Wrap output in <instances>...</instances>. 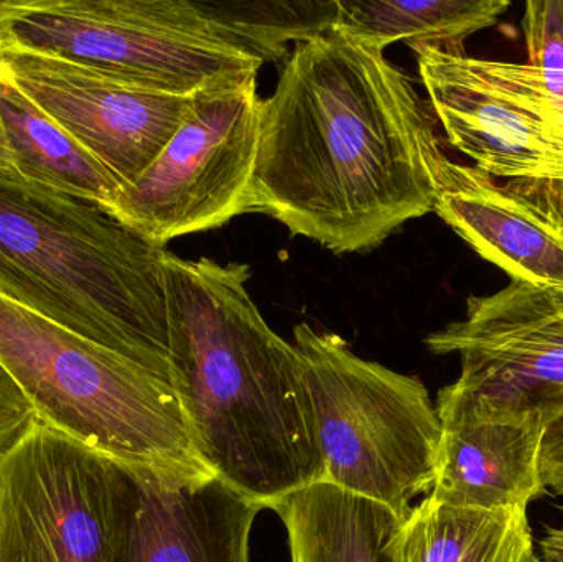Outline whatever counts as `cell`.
Returning <instances> with one entry per match:
<instances>
[{"instance_id": "1", "label": "cell", "mask_w": 563, "mask_h": 562, "mask_svg": "<svg viewBox=\"0 0 563 562\" xmlns=\"http://www.w3.org/2000/svg\"><path fill=\"white\" fill-rule=\"evenodd\" d=\"M435 115L384 52L336 32L298 43L263 99L253 213L336 254L432 213Z\"/></svg>"}, {"instance_id": "2", "label": "cell", "mask_w": 563, "mask_h": 562, "mask_svg": "<svg viewBox=\"0 0 563 562\" xmlns=\"http://www.w3.org/2000/svg\"><path fill=\"white\" fill-rule=\"evenodd\" d=\"M172 378L195 445L264 508L323 482L300 353L247 290V264L162 253Z\"/></svg>"}, {"instance_id": "3", "label": "cell", "mask_w": 563, "mask_h": 562, "mask_svg": "<svg viewBox=\"0 0 563 562\" xmlns=\"http://www.w3.org/2000/svg\"><path fill=\"white\" fill-rule=\"evenodd\" d=\"M164 250L96 201L0 172V297L174 385Z\"/></svg>"}, {"instance_id": "4", "label": "cell", "mask_w": 563, "mask_h": 562, "mask_svg": "<svg viewBox=\"0 0 563 562\" xmlns=\"http://www.w3.org/2000/svg\"><path fill=\"white\" fill-rule=\"evenodd\" d=\"M0 366L36 421L85 448L174 477H217L172 382L3 297Z\"/></svg>"}, {"instance_id": "5", "label": "cell", "mask_w": 563, "mask_h": 562, "mask_svg": "<svg viewBox=\"0 0 563 562\" xmlns=\"http://www.w3.org/2000/svg\"><path fill=\"white\" fill-rule=\"evenodd\" d=\"M323 461V482L400 521L435 481L440 419L416 376L361 359L336 333L294 329Z\"/></svg>"}, {"instance_id": "6", "label": "cell", "mask_w": 563, "mask_h": 562, "mask_svg": "<svg viewBox=\"0 0 563 562\" xmlns=\"http://www.w3.org/2000/svg\"><path fill=\"white\" fill-rule=\"evenodd\" d=\"M0 46L175 95L257 76L264 63L197 0H0Z\"/></svg>"}, {"instance_id": "7", "label": "cell", "mask_w": 563, "mask_h": 562, "mask_svg": "<svg viewBox=\"0 0 563 562\" xmlns=\"http://www.w3.org/2000/svg\"><path fill=\"white\" fill-rule=\"evenodd\" d=\"M261 108L257 76L197 92L154 164L102 208L157 247L253 213Z\"/></svg>"}, {"instance_id": "8", "label": "cell", "mask_w": 563, "mask_h": 562, "mask_svg": "<svg viewBox=\"0 0 563 562\" xmlns=\"http://www.w3.org/2000/svg\"><path fill=\"white\" fill-rule=\"evenodd\" d=\"M128 465L35 421L0 455V562H111Z\"/></svg>"}, {"instance_id": "9", "label": "cell", "mask_w": 563, "mask_h": 562, "mask_svg": "<svg viewBox=\"0 0 563 562\" xmlns=\"http://www.w3.org/2000/svg\"><path fill=\"white\" fill-rule=\"evenodd\" d=\"M412 49L433 115L473 167L495 178L563 180V118L532 66Z\"/></svg>"}, {"instance_id": "10", "label": "cell", "mask_w": 563, "mask_h": 562, "mask_svg": "<svg viewBox=\"0 0 563 562\" xmlns=\"http://www.w3.org/2000/svg\"><path fill=\"white\" fill-rule=\"evenodd\" d=\"M435 355H460L453 389L479 408L532 418L563 415V290L511 280L468 297L465 319L430 333Z\"/></svg>"}, {"instance_id": "11", "label": "cell", "mask_w": 563, "mask_h": 562, "mask_svg": "<svg viewBox=\"0 0 563 562\" xmlns=\"http://www.w3.org/2000/svg\"><path fill=\"white\" fill-rule=\"evenodd\" d=\"M0 78L65 129L122 188L164 151L195 95L157 91L91 66L0 46Z\"/></svg>"}, {"instance_id": "12", "label": "cell", "mask_w": 563, "mask_h": 562, "mask_svg": "<svg viewBox=\"0 0 563 562\" xmlns=\"http://www.w3.org/2000/svg\"><path fill=\"white\" fill-rule=\"evenodd\" d=\"M433 211L511 280L563 290V180L495 178L445 155Z\"/></svg>"}, {"instance_id": "13", "label": "cell", "mask_w": 563, "mask_h": 562, "mask_svg": "<svg viewBox=\"0 0 563 562\" xmlns=\"http://www.w3.org/2000/svg\"><path fill=\"white\" fill-rule=\"evenodd\" d=\"M128 469L131 497L111 562H251L263 505L218 477Z\"/></svg>"}, {"instance_id": "14", "label": "cell", "mask_w": 563, "mask_h": 562, "mask_svg": "<svg viewBox=\"0 0 563 562\" xmlns=\"http://www.w3.org/2000/svg\"><path fill=\"white\" fill-rule=\"evenodd\" d=\"M435 408L442 431L429 494L433 500L479 510H528L544 494L541 421L479 408L452 385L440 389Z\"/></svg>"}, {"instance_id": "15", "label": "cell", "mask_w": 563, "mask_h": 562, "mask_svg": "<svg viewBox=\"0 0 563 562\" xmlns=\"http://www.w3.org/2000/svg\"><path fill=\"white\" fill-rule=\"evenodd\" d=\"M287 531L290 562H390L400 520L384 505L317 482L271 507Z\"/></svg>"}, {"instance_id": "16", "label": "cell", "mask_w": 563, "mask_h": 562, "mask_svg": "<svg viewBox=\"0 0 563 562\" xmlns=\"http://www.w3.org/2000/svg\"><path fill=\"white\" fill-rule=\"evenodd\" d=\"M532 554L528 510L453 507L430 495L389 543L390 562H528Z\"/></svg>"}, {"instance_id": "17", "label": "cell", "mask_w": 563, "mask_h": 562, "mask_svg": "<svg viewBox=\"0 0 563 562\" xmlns=\"http://www.w3.org/2000/svg\"><path fill=\"white\" fill-rule=\"evenodd\" d=\"M0 122L13 172L25 180L101 207L111 203L122 190L104 165L3 78Z\"/></svg>"}, {"instance_id": "18", "label": "cell", "mask_w": 563, "mask_h": 562, "mask_svg": "<svg viewBox=\"0 0 563 562\" xmlns=\"http://www.w3.org/2000/svg\"><path fill=\"white\" fill-rule=\"evenodd\" d=\"M509 7L508 0L338 2L336 22L331 32L380 52L402 42L410 48L437 46L462 53L470 35L495 25Z\"/></svg>"}, {"instance_id": "19", "label": "cell", "mask_w": 563, "mask_h": 562, "mask_svg": "<svg viewBox=\"0 0 563 562\" xmlns=\"http://www.w3.org/2000/svg\"><path fill=\"white\" fill-rule=\"evenodd\" d=\"M200 3L224 32L263 62L280 59L290 42L297 46L331 32L338 15V0Z\"/></svg>"}, {"instance_id": "20", "label": "cell", "mask_w": 563, "mask_h": 562, "mask_svg": "<svg viewBox=\"0 0 563 562\" xmlns=\"http://www.w3.org/2000/svg\"><path fill=\"white\" fill-rule=\"evenodd\" d=\"M521 26L528 65L541 76L563 118V0H529Z\"/></svg>"}, {"instance_id": "21", "label": "cell", "mask_w": 563, "mask_h": 562, "mask_svg": "<svg viewBox=\"0 0 563 562\" xmlns=\"http://www.w3.org/2000/svg\"><path fill=\"white\" fill-rule=\"evenodd\" d=\"M35 421L29 399L0 366V455L12 448Z\"/></svg>"}, {"instance_id": "22", "label": "cell", "mask_w": 563, "mask_h": 562, "mask_svg": "<svg viewBox=\"0 0 563 562\" xmlns=\"http://www.w3.org/2000/svg\"><path fill=\"white\" fill-rule=\"evenodd\" d=\"M541 475L545 488L563 497V415L545 428L541 448Z\"/></svg>"}, {"instance_id": "23", "label": "cell", "mask_w": 563, "mask_h": 562, "mask_svg": "<svg viewBox=\"0 0 563 562\" xmlns=\"http://www.w3.org/2000/svg\"><path fill=\"white\" fill-rule=\"evenodd\" d=\"M541 562H563V525L561 528L549 530L545 537L539 541Z\"/></svg>"}, {"instance_id": "24", "label": "cell", "mask_w": 563, "mask_h": 562, "mask_svg": "<svg viewBox=\"0 0 563 562\" xmlns=\"http://www.w3.org/2000/svg\"><path fill=\"white\" fill-rule=\"evenodd\" d=\"M0 172H13L5 147V139H3L2 122H0Z\"/></svg>"}, {"instance_id": "25", "label": "cell", "mask_w": 563, "mask_h": 562, "mask_svg": "<svg viewBox=\"0 0 563 562\" xmlns=\"http://www.w3.org/2000/svg\"><path fill=\"white\" fill-rule=\"evenodd\" d=\"M528 562H541V560H539V557L538 554H532L531 558H529V561Z\"/></svg>"}]
</instances>
